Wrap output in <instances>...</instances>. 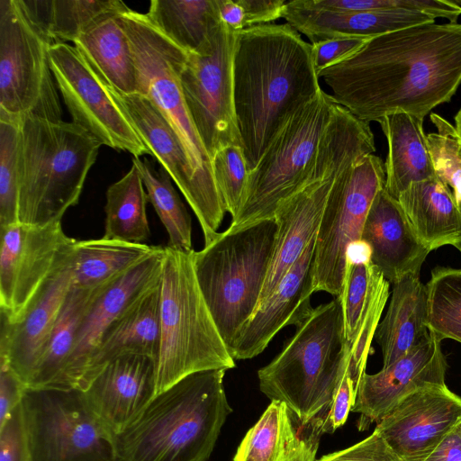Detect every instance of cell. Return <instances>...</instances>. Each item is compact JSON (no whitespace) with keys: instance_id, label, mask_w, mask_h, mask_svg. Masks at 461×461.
<instances>
[{"instance_id":"17","label":"cell","mask_w":461,"mask_h":461,"mask_svg":"<svg viewBox=\"0 0 461 461\" xmlns=\"http://www.w3.org/2000/svg\"><path fill=\"white\" fill-rule=\"evenodd\" d=\"M461 421V397L447 384L418 390L376 423L400 461H423Z\"/></svg>"},{"instance_id":"15","label":"cell","mask_w":461,"mask_h":461,"mask_svg":"<svg viewBox=\"0 0 461 461\" xmlns=\"http://www.w3.org/2000/svg\"><path fill=\"white\" fill-rule=\"evenodd\" d=\"M0 314L18 322L75 240L61 221L46 225L15 223L0 229Z\"/></svg>"},{"instance_id":"11","label":"cell","mask_w":461,"mask_h":461,"mask_svg":"<svg viewBox=\"0 0 461 461\" xmlns=\"http://www.w3.org/2000/svg\"><path fill=\"white\" fill-rule=\"evenodd\" d=\"M32 461H109L115 436L86 406L77 389H25L19 404Z\"/></svg>"},{"instance_id":"1","label":"cell","mask_w":461,"mask_h":461,"mask_svg":"<svg viewBox=\"0 0 461 461\" xmlns=\"http://www.w3.org/2000/svg\"><path fill=\"white\" fill-rule=\"evenodd\" d=\"M337 104L361 121L424 117L461 84V23H423L369 39L317 73Z\"/></svg>"},{"instance_id":"52","label":"cell","mask_w":461,"mask_h":461,"mask_svg":"<svg viewBox=\"0 0 461 461\" xmlns=\"http://www.w3.org/2000/svg\"><path fill=\"white\" fill-rule=\"evenodd\" d=\"M455 2H456L457 5H461V0H458V1H456V0H455Z\"/></svg>"},{"instance_id":"37","label":"cell","mask_w":461,"mask_h":461,"mask_svg":"<svg viewBox=\"0 0 461 461\" xmlns=\"http://www.w3.org/2000/svg\"><path fill=\"white\" fill-rule=\"evenodd\" d=\"M426 289L429 330L461 343V268L434 267Z\"/></svg>"},{"instance_id":"30","label":"cell","mask_w":461,"mask_h":461,"mask_svg":"<svg viewBox=\"0 0 461 461\" xmlns=\"http://www.w3.org/2000/svg\"><path fill=\"white\" fill-rule=\"evenodd\" d=\"M423 120L406 113H396L377 122L388 146L384 189L396 199L411 185L436 176Z\"/></svg>"},{"instance_id":"10","label":"cell","mask_w":461,"mask_h":461,"mask_svg":"<svg viewBox=\"0 0 461 461\" xmlns=\"http://www.w3.org/2000/svg\"><path fill=\"white\" fill-rule=\"evenodd\" d=\"M53 42L27 16L19 0H0V120L27 116L62 120L50 68Z\"/></svg>"},{"instance_id":"12","label":"cell","mask_w":461,"mask_h":461,"mask_svg":"<svg viewBox=\"0 0 461 461\" xmlns=\"http://www.w3.org/2000/svg\"><path fill=\"white\" fill-rule=\"evenodd\" d=\"M384 184V162L375 154L356 160L336 177L315 239L314 293L340 294L348 250L361 240L371 204Z\"/></svg>"},{"instance_id":"3","label":"cell","mask_w":461,"mask_h":461,"mask_svg":"<svg viewBox=\"0 0 461 461\" xmlns=\"http://www.w3.org/2000/svg\"><path fill=\"white\" fill-rule=\"evenodd\" d=\"M224 369L191 374L158 393L115 436L119 461H207L232 409Z\"/></svg>"},{"instance_id":"8","label":"cell","mask_w":461,"mask_h":461,"mask_svg":"<svg viewBox=\"0 0 461 461\" xmlns=\"http://www.w3.org/2000/svg\"><path fill=\"white\" fill-rule=\"evenodd\" d=\"M335 103L321 89L290 118L249 172L240 209L228 229L274 219L278 206L303 187Z\"/></svg>"},{"instance_id":"7","label":"cell","mask_w":461,"mask_h":461,"mask_svg":"<svg viewBox=\"0 0 461 461\" xmlns=\"http://www.w3.org/2000/svg\"><path fill=\"white\" fill-rule=\"evenodd\" d=\"M276 223L265 220L218 235L193 250L202 295L230 353L240 328L258 305L273 254Z\"/></svg>"},{"instance_id":"27","label":"cell","mask_w":461,"mask_h":461,"mask_svg":"<svg viewBox=\"0 0 461 461\" xmlns=\"http://www.w3.org/2000/svg\"><path fill=\"white\" fill-rule=\"evenodd\" d=\"M122 13L99 18L73 43L104 83L124 95L139 94L138 71Z\"/></svg>"},{"instance_id":"53","label":"cell","mask_w":461,"mask_h":461,"mask_svg":"<svg viewBox=\"0 0 461 461\" xmlns=\"http://www.w3.org/2000/svg\"><path fill=\"white\" fill-rule=\"evenodd\" d=\"M457 249L461 252V245L457 248Z\"/></svg>"},{"instance_id":"29","label":"cell","mask_w":461,"mask_h":461,"mask_svg":"<svg viewBox=\"0 0 461 461\" xmlns=\"http://www.w3.org/2000/svg\"><path fill=\"white\" fill-rule=\"evenodd\" d=\"M393 285L385 316L375 333L383 367L406 355L429 334L427 289L420 273L408 274Z\"/></svg>"},{"instance_id":"18","label":"cell","mask_w":461,"mask_h":461,"mask_svg":"<svg viewBox=\"0 0 461 461\" xmlns=\"http://www.w3.org/2000/svg\"><path fill=\"white\" fill-rule=\"evenodd\" d=\"M75 240L65 249L18 322L11 323L0 314V362L10 367L24 390L72 287L71 255Z\"/></svg>"},{"instance_id":"46","label":"cell","mask_w":461,"mask_h":461,"mask_svg":"<svg viewBox=\"0 0 461 461\" xmlns=\"http://www.w3.org/2000/svg\"><path fill=\"white\" fill-rule=\"evenodd\" d=\"M356 398L357 389L347 370L335 392L328 411L323 417L322 433H332L344 425L349 411H352Z\"/></svg>"},{"instance_id":"54","label":"cell","mask_w":461,"mask_h":461,"mask_svg":"<svg viewBox=\"0 0 461 461\" xmlns=\"http://www.w3.org/2000/svg\"><path fill=\"white\" fill-rule=\"evenodd\" d=\"M109 461H119V460L115 458V459H113V460H109Z\"/></svg>"},{"instance_id":"36","label":"cell","mask_w":461,"mask_h":461,"mask_svg":"<svg viewBox=\"0 0 461 461\" xmlns=\"http://www.w3.org/2000/svg\"><path fill=\"white\" fill-rule=\"evenodd\" d=\"M132 164L141 176L149 203L168 234L166 246L175 250L191 252L192 219L170 176L161 166L156 168L146 158H133Z\"/></svg>"},{"instance_id":"2","label":"cell","mask_w":461,"mask_h":461,"mask_svg":"<svg viewBox=\"0 0 461 461\" xmlns=\"http://www.w3.org/2000/svg\"><path fill=\"white\" fill-rule=\"evenodd\" d=\"M232 75L236 122L251 171L290 118L322 88L312 44L287 23L238 32Z\"/></svg>"},{"instance_id":"25","label":"cell","mask_w":461,"mask_h":461,"mask_svg":"<svg viewBox=\"0 0 461 461\" xmlns=\"http://www.w3.org/2000/svg\"><path fill=\"white\" fill-rule=\"evenodd\" d=\"M282 18L311 44L334 36L371 39L408 27L434 23L429 15L413 10L393 8L353 13H337L303 7L298 0L286 1Z\"/></svg>"},{"instance_id":"6","label":"cell","mask_w":461,"mask_h":461,"mask_svg":"<svg viewBox=\"0 0 461 461\" xmlns=\"http://www.w3.org/2000/svg\"><path fill=\"white\" fill-rule=\"evenodd\" d=\"M156 393L204 370L236 366L199 288L191 252L164 246Z\"/></svg>"},{"instance_id":"49","label":"cell","mask_w":461,"mask_h":461,"mask_svg":"<svg viewBox=\"0 0 461 461\" xmlns=\"http://www.w3.org/2000/svg\"><path fill=\"white\" fill-rule=\"evenodd\" d=\"M423 461H461V421L444 437Z\"/></svg>"},{"instance_id":"42","label":"cell","mask_w":461,"mask_h":461,"mask_svg":"<svg viewBox=\"0 0 461 461\" xmlns=\"http://www.w3.org/2000/svg\"><path fill=\"white\" fill-rule=\"evenodd\" d=\"M221 22L238 32L282 18L285 0H216Z\"/></svg>"},{"instance_id":"32","label":"cell","mask_w":461,"mask_h":461,"mask_svg":"<svg viewBox=\"0 0 461 461\" xmlns=\"http://www.w3.org/2000/svg\"><path fill=\"white\" fill-rule=\"evenodd\" d=\"M158 246L107 240H76L72 247V287L93 289L109 285L149 256Z\"/></svg>"},{"instance_id":"41","label":"cell","mask_w":461,"mask_h":461,"mask_svg":"<svg viewBox=\"0 0 461 461\" xmlns=\"http://www.w3.org/2000/svg\"><path fill=\"white\" fill-rule=\"evenodd\" d=\"M212 165L226 211L233 218L240 209L249 172L241 146L220 149L212 157Z\"/></svg>"},{"instance_id":"19","label":"cell","mask_w":461,"mask_h":461,"mask_svg":"<svg viewBox=\"0 0 461 461\" xmlns=\"http://www.w3.org/2000/svg\"><path fill=\"white\" fill-rule=\"evenodd\" d=\"M441 340L428 336L406 355L360 380L352 411L359 413V430L381 420L407 395L429 386L445 385L447 368Z\"/></svg>"},{"instance_id":"5","label":"cell","mask_w":461,"mask_h":461,"mask_svg":"<svg viewBox=\"0 0 461 461\" xmlns=\"http://www.w3.org/2000/svg\"><path fill=\"white\" fill-rule=\"evenodd\" d=\"M20 126L18 221H61L78 203L102 144L73 122L27 116Z\"/></svg>"},{"instance_id":"24","label":"cell","mask_w":461,"mask_h":461,"mask_svg":"<svg viewBox=\"0 0 461 461\" xmlns=\"http://www.w3.org/2000/svg\"><path fill=\"white\" fill-rule=\"evenodd\" d=\"M160 281L131 304L104 333L86 366L81 391L111 361L122 356L145 355L158 363L161 340Z\"/></svg>"},{"instance_id":"51","label":"cell","mask_w":461,"mask_h":461,"mask_svg":"<svg viewBox=\"0 0 461 461\" xmlns=\"http://www.w3.org/2000/svg\"><path fill=\"white\" fill-rule=\"evenodd\" d=\"M24 439V438H23ZM23 461H32L29 453V450L27 448V446L24 441V453H23Z\"/></svg>"},{"instance_id":"50","label":"cell","mask_w":461,"mask_h":461,"mask_svg":"<svg viewBox=\"0 0 461 461\" xmlns=\"http://www.w3.org/2000/svg\"><path fill=\"white\" fill-rule=\"evenodd\" d=\"M455 129L456 131L459 146H460V156H461V108L455 116Z\"/></svg>"},{"instance_id":"35","label":"cell","mask_w":461,"mask_h":461,"mask_svg":"<svg viewBox=\"0 0 461 461\" xmlns=\"http://www.w3.org/2000/svg\"><path fill=\"white\" fill-rule=\"evenodd\" d=\"M137 167L130 170L106 191L104 239L145 244L150 237L146 206L149 203Z\"/></svg>"},{"instance_id":"44","label":"cell","mask_w":461,"mask_h":461,"mask_svg":"<svg viewBox=\"0 0 461 461\" xmlns=\"http://www.w3.org/2000/svg\"><path fill=\"white\" fill-rule=\"evenodd\" d=\"M315 461H400L383 437L375 429L360 442L323 456Z\"/></svg>"},{"instance_id":"13","label":"cell","mask_w":461,"mask_h":461,"mask_svg":"<svg viewBox=\"0 0 461 461\" xmlns=\"http://www.w3.org/2000/svg\"><path fill=\"white\" fill-rule=\"evenodd\" d=\"M236 37L221 23L212 51L203 56L188 52L180 72L187 110L211 159L225 146H241L233 104Z\"/></svg>"},{"instance_id":"26","label":"cell","mask_w":461,"mask_h":461,"mask_svg":"<svg viewBox=\"0 0 461 461\" xmlns=\"http://www.w3.org/2000/svg\"><path fill=\"white\" fill-rule=\"evenodd\" d=\"M280 402L271 403L240 443L233 461H315L321 429L308 436Z\"/></svg>"},{"instance_id":"9","label":"cell","mask_w":461,"mask_h":461,"mask_svg":"<svg viewBox=\"0 0 461 461\" xmlns=\"http://www.w3.org/2000/svg\"><path fill=\"white\" fill-rule=\"evenodd\" d=\"M121 19L134 55L139 94L149 99L167 120L183 143L201 184L225 208L212 159L191 119L181 89L180 72L188 52L162 33L146 14L129 8L121 14Z\"/></svg>"},{"instance_id":"20","label":"cell","mask_w":461,"mask_h":461,"mask_svg":"<svg viewBox=\"0 0 461 461\" xmlns=\"http://www.w3.org/2000/svg\"><path fill=\"white\" fill-rule=\"evenodd\" d=\"M164 246L108 285L84 317L59 387L82 390L88 362L106 330L139 297L161 279Z\"/></svg>"},{"instance_id":"28","label":"cell","mask_w":461,"mask_h":461,"mask_svg":"<svg viewBox=\"0 0 461 461\" xmlns=\"http://www.w3.org/2000/svg\"><path fill=\"white\" fill-rule=\"evenodd\" d=\"M397 200L429 251L461 245V205L451 188L437 176L411 185Z\"/></svg>"},{"instance_id":"16","label":"cell","mask_w":461,"mask_h":461,"mask_svg":"<svg viewBox=\"0 0 461 461\" xmlns=\"http://www.w3.org/2000/svg\"><path fill=\"white\" fill-rule=\"evenodd\" d=\"M105 86L128 115L151 156L168 173L184 195L200 223L204 245L208 244L218 235L226 209L208 194L183 143L150 100L140 94L124 95L106 84Z\"/></svg>"},{"instance_id":"4","label":"cell","mask_w":461,"mask_h":461,"mask_svg":"<svg viewBox=\"0 0 461 461\" xmlns=\"http://www.w3.org/2000/svg\"><path fill=\"white\" fill-rule=\"evenodd\" d=\"M276 357L258 371L260 391L285 403L303 425L328 410L348 370L339 298L313 308Z\"/></svg>"},{"instance_id":"22","label":"cell","mask_w":461,"mask_h":461,"mask_svg":"<svg viewBox=\"0 0 461 461\" xmlns=\"http://www.w3.org/2000/svg\"><path fill=\"white\" fill-rule=\"evenodd\" d=\"M156 384L157 360L129 354L111 361L81 392L93 415L117 436L154 398Z\"/></svg>"},{"instance_id":"34","label":"cell","mask_w":461,"mask_h":461,"mask_svg":"<svg viewBox=\"0 0 461 461\" xmlns=\"http://www.w3.org/2000/svg\"><path fill=\"white\" fill-rule=\"evenodd\" d=\"M30 20L53 42L74 41L99 18L129 9L120 0H19Z\"/></svg>"},{"instance_id":"43","label":"cell","mask_w":461,"mask_h":461,"mask_svg":"<svg viewBox=\"0 0 461 461\" xmlns=\"http://www.w3.org/2000/svg\"><path fill=\"white\" fill-rule=\"evenodd\" d=\"M369 39L339 35L312 44L316 72L330 68L357 51Z\"/></svg>"},{"instance_id":"45","label":"cell","mask_w":461,"mask_h":461,"mask_svg":"<svg viewBox=\"0 0 461 461\" xmlns=\"http://www.w3.org/2000/svg\"><path fill=\"white\" fill-rule=\"evenodd\" d=\"M303 7L337 13L401 8L420 12L419 0H298Z\"/></svg>"},{"instance_id":"23","label":"cell","mask_w":461,"mask_h":461,"mask_svg":"<svg viewBox=\"0 0 461 461\" xmlns=\"http://www.w3.org/2000/svg\"><path fill=\"white\" fill-rule=\"evenodd\" d=\"M361 240L370 248L372 263L392 285L408 274L420 273L430 252L419 240L399 201L384 188L371 204Z\"/></svg>"},{"instance_id":"39","label":"cell","mask_w":461,"mask_h":461,"mask_svg":"<svg viewBox=\"0 0 461 461\" xmlns=\"http://www.w3.org/2000/svg\"><path fill=\"white\" fill-rule=\"evenodd\" d=\"M20 123L0 120V229L19 222Z\"/></svg>"},{"instance_id":"21","label":"cell","mask_w":461,"mask_h":461,"mask_svg":"<svg viewBox=\"0 0 461 461\" xmlns=\"http://www.w3.org/2000/svg\"><path fill=\"white\" fill-rule=\"evenodd\" d=\"M315 239L240 328L230 349L234 360L257 357L282 329L297 326L311 313Z\"/></svg>"},{"instance_id":"33","label":"cell","mask_w":461,"mask_h":461,"mask_svg":"<svg viewBox=\"0 0 461 461\" xmlns=\"http://www.w3.org/2000/svg\"><path fill=\"white\" fill-rule=\"evenodd\" d=\"M111 284L93 289L71 287L50 341L35 366L25 389L59 387L80 324L97 296Z\"/></svg>"},{"instance_id":"31","label":"cell","mask_w":461,"mask_h":461,"mask_svg":"<svg viewBox=\"0 0 461 461\" xmlns=\"http://www.w3.org/2000/svg\"><path fill=\"white\" fill-rule=\"evenodd\" d=\"M149 21L186 52L207 55L221 25L216 0H151Z\"/></svg>"},{"instance_id":"40","label":"cell","mask_w":461,"mask_h":461,"mask_svg":"<svg viewBox=\"0 0 461 461\" xmlns=\"http://www.w3.org/2000/svg\"><path fill=\"white\" fill-rule=\"evenodd\" d=\"M430 120L437 132L427 134L428 147L436 176L452 190L461 205V156L455 126L436 113Z\"/></svg>"},{"instance_id":"38","label":"cell","mask_w":461,"mask_h":461,"mask_svg":"<svg viewBox=\"0 0 461 461\" xmlns=\"http://www.w3.org/2000/svg\"><path fill=\"white\" fill-rule=\"evenodd\" d=\"M381 276L371 259L347 258L341 292L338 297L342 308L344 337L348 346L358 332Z\"/></svg>"},{"instance_id":"47","label":"cell","mask_w":461,"mask_h":461,"mask_svg":"<svg viewBox=\"0 0 461 461\" xmlns=\"http://www.w3.org/2000/svg\"><path fill=\"white\" fill-rule=\"evenodd\" d=\"M24 387L10 367L0 362V428L18 408Z\"/></svg>"},{"instance_id":"14","label":"cell","mask_w":461,"mask_h":461,"mask_svg":"<svg viewBox=\"0 0 461 461\" xmlns=\"http://www.w3.org/2000/svg\"><path fill=\"white\" fill-rule=\"evenodd\" d=\"M49 57L59 92L74 123L102 145L129 152L133 158L151 156L126 113L74 45L52 43Z\"/></svg>"},{"instance_id":"48","label":"cell","mask_w":461,"mask_h":461,"mask_svg":"<svg viewBox=\"0 0 461 461\" xmlns=\"http://www.w3.org/2000/svg\"><path fill=\"white\" fill-rule=\"evenodd\" d=\"M24 439L19 406L0 428V461H23Z\"/></svg>"}]
</instances>
